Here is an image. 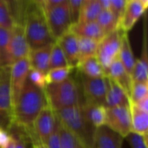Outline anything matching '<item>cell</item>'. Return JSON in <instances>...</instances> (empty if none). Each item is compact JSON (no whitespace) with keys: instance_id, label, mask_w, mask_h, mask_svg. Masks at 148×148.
I'll list each match as a JSON object with an SVG mask.
<instances>
[{"instance_id":"obj_1","label":"cell","mask_w":148,"mask_h":148,"mask_svg":"<svg viewBox=\"0 0 148 148\" xmlns=\"http://www.w3.org/2000/svg\"><path fill=\"white\" fill-rule=\"evenodd\" d=\"M47 105L44 91L34 86L27 79L12 108L10 128L15 126L27 135L31 130L34 121Z\"/></svg>"},{"instance_id":"obj_2","label":"cell","mask_w":148,"mask_h":148,"mask_svg":"<svg viewBox=\"0 0 148 148\" xmlns=\"http://www.w3.org/2000/svg\"><path fill=\"white\" fill-rule=\"evenodd\" d=\"M22 25L30 50L56 42L49 33L44 12L37 1H26Z\"/></svg>"},{"instance_id":"obj_3","label":"cell","mask_w":148,"mask_h":148,"mask_svg":"<svg viewBox=\"0 0 148 148\" xmlns=\"http://www.w3.org/2000/svg\"><path fill=\"white\" fill-rule=\"evenodd\" d=\"M59 121L76 136L86 148H95L94 127L85 118L81 104L55 112Z\"/></svg>"},{"instance_id":"obj_4","label":"cell","mask_w":148,"mask_h":148,"mask_svg":"<svg viewBox=\"0 0 148 148\" xmlns=\"http://www.w3.org/2000/svg\"><path fill=\"white\" fill-rule=\"evenodd\" d=\"M43 91L47 104L54 112L82 104L77 84L70 76L62 82L47 84Z\"/></svg>"},{"instance_id":"obj_5","label":"cell","mask_w":148,"mask_h":148,"mask_svg":"<svg viewBox=\"0 0 148 148\" xmlns=\"http://www.w3.org/2000/svg\"><path fill=\"white\" fill-rule=\"evenodd\" d=\"M44 16L49 33L56 42L69 31L72 23L69 12L68 0H62L57 6L45 11Z\"/></svg>"},{"instance_id":"obj_6","label":"cell","mask_w":148,"mask_h":148,"mask_svg":"<svg viewBox=\"0 0 148 148\" xmlns=\"http://www.w3.org/2000/svg\"><path fill=\"white\" fill-rule=\"evenodd\" d=\"M56 124V116L55 112L49 107L45 106L33 122L30 132L26 135L31 143L45 144L48 138L53 133Z\"/></svg>"},{"instance_id":"obj_7","label":"cell","mask_w":148,"mask_h":148,"mask_svg":"<svg viewBox=\"0 0 148 148\" xmlns=\"http://www.w3.org/2000/svg\"><path fill=\"white\" fill-rule=\"evenodd\" d=\"M123 32L116 29L106 36L98 42L96 57L103 67L105 72L111 63L118 58L121 45Z\"/></svg>"},{"instance_id":"obj_8","label":"cell","mask_w":148,"mask_h":148,"mask_svg":"<svg viewBox=\"0 0 148 148\" xmlns=\"http://www.w3.org/2000/svg\"><path fill=\"white\" fill-rule=\"evenodd\" d=\"M12 102L10 86V67L0 69V127L9 131L11 125Z\"/></svg>"},{"instance_id":"obj_9","label":"cell","mask_w":148,"mask_h":148,"mask_svg":"<svg viewBox=\"0 0 148 148\" xmlns=\"http://www.w3.org/2000/svg\"><path fill=\"white\" fill-rule=\"evenodd\" d=\"M105 126L126 139L132 133L129 106L107 108Z\"/></svg>"},{"instance_id":"obj_10","label":"cell","mask_w":148,"mask_h":148,"mask_svg":"<svg viewBox=\"0 0 148 148\" xmlns=\"http://www.w3.org/2000/svg\"><path fill=\"white\" fill-rule=\"evenodd\" d=\"M82 85L84 93V101L106 107L108 77L89 78L82 75Z\"/></svg>"},{"instance_id":"obj_11","label":"cell","mask_w":148,"mask_h":148,"mask_svg":"<svg viewBox=\"0 0 148 148\" xmlns=\"http://www.w3.org/2000/svg\"><path fill=\"white\" fill-rule=\"evenodd\" d=\"M148 7L147 0H127L123 14L118 23V29L128 33Z\"/></svg>"},{"instance_id":"obj_12","label":"cell","mask_w":148,"mask_h":148,"mask_svg":"<svg viewBox=\"0 0 148 148\" xmlns=\"http://www.w3.org/2000/svg\"><path fill=\"white\" fill-rule=\"evenodd\" d=\"M29 69L28 58L16 61L10 67V86L12 108L28 79Z\"/></svg>"},{"instance_id":"obj_13","label":"cell","mask_w":148,"mask_h":148,"mask_svg":"<svg viewBox=\"0 0 148 148\" xmlns=\"http://www.w3.org/2000/svg\"><path fill=\"white\" fill-rule=\"evenodd\" d=\"M29 47L28 45L23 27L22 24L15 23L10 29V55L12 63L28 58L29 54Z\"/></svg>"},{"instance_id":"obj_14","label":"cell","mask_w":148,"mask_h":148,"mask_svg":"<svg viewBox=\"0 0 148 148\" xmlns=\"http://www.w3.org/2000/svg\"><path fill=\"white\" fill-rule=\"evenodd\" d=\"M56 43L63 52L69 66L72 69L76 68L79 62L78 37L71 31H68L56 41Z\"/></svg>"},{"instance_id":"obj_15","label":"cell","mask_w":148,"mask_h":148,"mask_svg":"<svg viewBox=\"0 0 148 148\" xmlns=\"http://www.w3.org/2000/svg\"><path fill=\"white\" fill-rule=\"evenodd\" d=\"M124 138L107 126L96 128L95 148H121Z\"/></svg>"},{"instance_id":"obj_16","label":"cell","mask_w":148,"mask_h":148,"mask_svg":"<svg viewBox=\"0 0 148 148\" xmlns=\"http://www.w3.org/2000/svg\"><path fill=\"white\" fill-rule=\"evenodd\" d=\"M106 75L121 87L129 97L133 82L131 76L127 74L119 58L115 59L106 70Z\"/></svg>"},{"instance_id":"obj_17","label":"cell","mask_w":148,"mask_h":148,"mask_svg":"<svg viewBox=\"0 0 148 148\" xmlns=\"http://www.w3.org/2000/svg\"><path fill=\"white\" fill-rule=\"evenodd\" d=\"M147 46V26L144 24V38L143 46L140 57L136 59L134 68L133 69L131 79L134 82H145L148 83V58Z\"/></svg>"},{"instance_id":"obj_18","label":"cell","mask_w":148,"mask_h":148,"mask_svg":"<svg viewBox=\"0 0 148 148\" xmlns=\"http://www.w3.org/2000/svg\"><path fill=\"white\" fill-rule=\"evenodd\" d=\"M83 114L88 121L95 128L105 126L107 118V108L92 102L83 101L81 104Z\"/></svg>"},{"instance_id":"obj_19","label":"cell","mask_w":148,"mask_h":148,"mask_svg":"<svg viewBox=\"0 0 148 148\" xmlns=\"http://www.w3.org/2000/svg\"><path fill=\"white\" fill-rule=\"evenodd\" d=\"M108 77V76H107ZM129 106V97L114 81L108 77V89L106 95V108Z\"/></svg>"},{"instance_id":"obj_20","label":"cell","mask_w":148,"mask_h":148,"mask_svg":"<svg viewBox=\"0 0 148 148\" xmlns=\"http://www.w3.org/2000/svg\"><path fill=\"white\" fill-rule=\"evenodd\" d=\"M52 45L29 51L28 61L30 69L46 75L49 69V56Z\"/></svg>"},{"instance_id":"obj_21","label":"cell","mask_w":148,"mask_h":148,"mask_svg":"<svg viewBox=\"0 0 148 148\" xmlns=\"http://www.w3.org/2000/svg\"><path fill=\"white\" fill-rule=\"evenodd\" d=\"M132 133L148 137V113L140 110L129 100Z\"/></svg>"},{"instance_id":"obj_22","label":"cell","mask_w":148,"mask_h":148,"mask_svg":"<svg viewBox=\"0 0 148 148\" xmlns=\"http://www.w3.org/2000/svg\"><path fill=\"white\" fill-rule=\"evenodd\" d=\"M69 31L74 33L77 37L88 38L97 42H100L105 36L101 29L95 22L85 23H77L72 24Z\"/></svg>"},{"instance_id":"obj_23","label":"cell","mask_w":148,"mask_h":148,"mask_svg":"<svg viewBox=\"0 0 148 148\" xmlns=\"http://www.w3.org/2000/svg\"><path fill=\"white\" fill-rule=\"evenodd\" d=\"M76 69L80 71L81 75L86 77L99 78L107 76L106 72L97 59L96 56L80 61L76 66Z\"/></svg>"},{"instance_id":"obj_24","label":"cell","mask_w":148,"mask_h":148,"mask_svg":"<svg viewBox=\"0 0 148 148\" xmlns=\"http://www.w3.org/2000/svg\"><path fill=\"white\" fill-rule=\"evenodd\" d=\"M118 58L122 63L127 74L131 76L133 69L135 65L136 59L133 54V50L127 33H123L122 35L121 45V49L119 52Z\"/></svg>"},{"instance_id":"obj_25","label":"cell","mask_w":148,"mask_h":148,"mask_svg":"<svg viewBox=\"0 0 148 148\" xmlns=\"http://www.w3.org/2000/svg\"><path fill=\"white\" fill-rule=\"evenodd\" d=\"M101 11V7L99 0H82L78 23L95 22Z\"/></svg>"},{"instance_id":"obj_26","label":"cell","mask_w":148,"mask_h":148,"mask_svg":"<svg viewBox=\"0 0 148 148\" xmlns=\"http://www.w3.org/2000/svg\"><path fill=\"white\" fill-rule=\"evenodd\" d=\"M10 30L0 28V69L10 67L12 61L10 55Z\"/></svg>"},{"instance_id":"obj_27","label":"cell","mask_w":148,"mask_h":148,"mask_svg":"<svg viewBox=\"0 0 148 148\" xmlns=\"http://www.w3.org/2000/svg\"><path fill=\"white\" fill-rule=\"evenodd\" d=\"M95 23L101 29L105 36L118 29V22L109 10H101Z\"/></svg>"},{"instance_id":"obj_28","label":"cell","mask_w":148,"mask_h":148,"mask_svg":"<svg viewBox=\"0 0 148 148\" xmlns=\"http://www.w3.org/2000/svg\"><path fill=\"white\" fill-rule=\"evenodd\" d=\"M97 41L78 37V53H79V62L82 61L86 58L96 56L97 47H98Z\"/></svg>"},{"instance_id":"obj_29","label":"cell","mask_w":148,"mask_h":148,"mask_svg":"<svg viewBox=\"0 0 148 148\" xmlns=\"http://www.w3.org/2000/svg\"><path fill=\"white\" fill-rule=\"evenodd\" d=\"M59 126L61 136V148H86L81 142V140L76 136H75L69 130H68L60 121Z\"/></svg>"},{"instance_id":"obj_30","label":"cell","mask_w":148,"mask_h":148,"mask_svg":"<svg viewBox=\"0 0 148 148\" xmlns=\"http://www.w3.org/2000/svg\"><path fill=\"white\" fill-rule=\"evenodd\" d=\"M64 67H69L67 60L63 55V52L62 51L59 45L56 43H53L51 47L50 51V56H49V69H58V68H64Z\"/></svg>"},{"instance_id":"obj_31","label":"cell","mask_w":148,"mask_h":148,"mask_svg":"<svg viewBox=\"0 0 148 148\" xmlns=\"http://www.w3.org/2000/svg\"><path fill=\"white\" fill-rule=\"evenodd\" d=\"M72 70H73V69L70 67L49 69L45 75L47 84L59 83V82L65 81L66 79H68L69 77L70 72Z\"/></svg>"},{"instance_id":"obj_32","label":"cell","mask_w":148,"mask_h":148,"mask_svg":"<svg viewBox=\"0 0 148 148\" xmlns=\"http://www.w3.org/2000/svg\"><path fill=\"white\" fill-rule=\"evenodd\" d=\"M15 25L8 1L0 0V28L10 30Z\"/></svg>"},{"instance_id":"obj_33","label":"cell","mask_w":148,"mask_h":148,"mask_svg":"<svg viewBox=\"0 0 148 148\" xmlns=\"http://www.w3.org/2000/svg\"><path fill=\"white\" fill-rule=\"evenodd\" d=\"M146 97H148V83L132 82L129 100L132 102L136 103Z\"/></svg>"},{"instance_id":"obj_34","label":"cell","mask_w":148,"mask_h":148,"mask_svg":"<svg viewBox=\"0 0 148 148\" xmlns=\"http://www.w3.org/2000/svg\"><path fill=\"white\" fill-rule=\"evenodd\" d=\"M28 80L34 86H36V87L42 89V90L47 86V82H46L45 75L41 73V72H39V71H37V70L32 69H29V75H28Z\"/></svg>"},{"instance_id":"obj_35","label":"cell","mask_w":148,"mask_h":148,"mask_svg":"<svg viewBox=\"0 0 148 148\" xmlns=\"http://www.w3.org/2000/svg\"><path fill=\"white\" fill-rule=\"evenodd\" d=\"M44 146L47 148H61V136H60V126L59 121L56 117V124L53 133L48 138Z\"/></svg>"},{"instance_id":"obj_36","label":"cell","mask_w":148,"mask_h":148,"mask_svg":"<svg viewBox=\"0 0 148 148\" xmlns=\"http://www.w3.org/2000/svg\"><path fill=\"white\" fill-rule=\"evenodd\" d=\"M82 0H68L69 4V12L70 16V20L72 24L77 23L81 12Z\"/></svg>"},{"instance_id":"obj_37","label":"cell","mask_w":148,"mask_h":148,"mask_svg":"<svg viewBox=\"0 0 148 148\" xmlns=\"http://www.w3.org/2000/svg\"><path fill=\"white\" fill-rule=\"evenodd\" d=\"M126 3H127V0H110L109 10L114 15V16L115 17L118 23L123 14Z\"/></svg>"},{"instance_id":"obj_38","label":"cell","mask_w":148,"mask_h":148,"mask_svg":"<svg viewBox=\"0 0 148 148\" xmlns=\"http://www.w3.org/2000/svg\"><path fill=\"white\" fill-rule=\"evenodd\" d=\"M147 138L131 133L126 139L128 140L131 148H148Z\"/></svg>"},{"instance_id":"obj_39","label":"cell","mask_w":148,"mask_h":148,"mask_svg":"<svg viewBox=\"0 0 148 148\" xmlns=\"http://www.w3.org/2000/svg\"><path fill=\"white\" fill-rule=\"evenodd\" d=\"M10 137V134L7 130L3 129V127H0V148H2L8 141Z\"/></svg>"},{"instance_id":"obj_40","label":"cell","mask_w":148,"mask_h":148,"mask_svg":"<svg viewBox=\"0 0 148 148\" xmlns=\"http://www.w3.org/2000/svg\"><path fill=\"white\" fill-rule=\"evenodd\" d=\"M134 103V102H133ZM137 108H139L140 110L144 111V112H147L148 113V97L144 98L143 100L136 102V103H134Z\"/></svg>"},{"instance_id":"obj_41","label":"cell","mask_w":148,"mask_h":148,"mask_svg":"<svg viewBox=\"0 0 148 148\" xmlns=\"http://www.w3.org/2000/svg\"><path fill=\"white\" fill-rule=\"evenodd\" d=\"M14 136V135H13ZM15 140H16V147L15 148H27V146H26V142H25V138L24 136H18L17 138L15 137Z\"/></svg>"},{"instance_id":"obj_42","label":"cell","mask_w":148,"mask_h":148,"mask_svg":"<svg viewBox=\"0 0 148 148\" xmlns=\"http://www.w3.org/2000/svg\"><path fill=\"white\" fill-rule=\"evenodd\" d=\"M16 147V140L13 135L10 134L9 140L6 142V144L2 148H15Z\"/></svg>"},{"instance_id":"obj_43","label":"cell","mask_w":148,"mask_h":148,"mask_svg":"<svg viewBox=\"0 0 148 148\" xmlns=\"http://www.w3.org/2000/svg\"><path fill=\"white\" fill-rule=\"evenodd\" d=\"M101 10H108L110 8V0H99Z\"/></svg>"},{"instance_id":"obj_44","label":"cell","mask_w":148,"mask_h":148,"mask_svg":"<svg viewBox=\"0 0 148 148\" xmlns=\"http://www.w3.org/2000/svg\"><path fill=\"white\" fill-rule=\"evenodd\" d=\"M32 145V148H47L43 144H40V143H31Z\"/></svg>"}]
</instances>
